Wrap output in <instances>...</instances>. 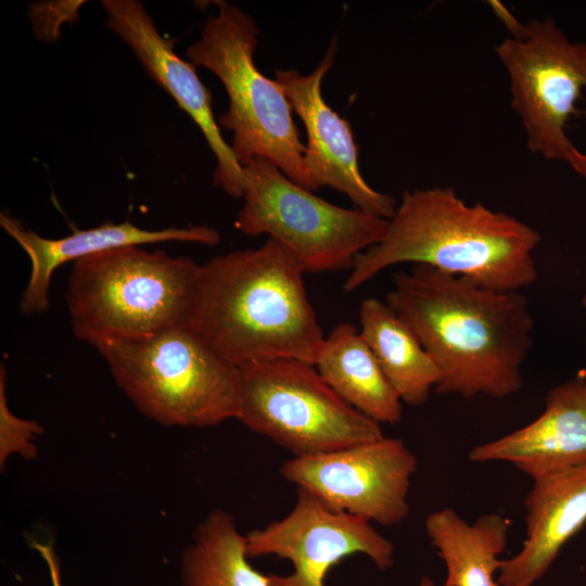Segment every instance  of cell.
Returning <instances> with one entry per match:
<instances>
[{"label":"cell","instance_id":"cell-15","mask_svg":"<svg viewBox=\"0 0 586 586\" xmlns=\"http://www.w3.org/2000/svg\"><path fill=\"white\" fill-rule=\"evenodd\" d=\"M471 461H506L532 479L586 464V380L550 390L542 415L500 438L472 447Z\"/></svg>","mask_w":586,"mask_h":586},{"label":"cell","instance_id":"cell-26","mask_svg":"<svg viewBox=\"0 0 586 586\" xmlns=\"http://www.w3.org/2000/svg\"><path fill=\"white\" fill-rule=\"evenodd\" d=\"M582 303H583L584 307L586 308V294L584 295Z\"/></svg>","mask_w":586,"mask_h":586},{"label":"cell","instance_id":"cell-12","mask_svg":"<svg viewBox=\"0 0 586 586\" xmlns=\"http://www.w3.org/2000/svg\"><path fill=\"white\" fill-rule=\"evenodd\" d=\"M111 31L135 53L149 77L163 88L202 131L216 158L213 182L231 198H242L243 167L222 138L213 112V95L196 74V66L181 59L175 40L157 28L144 4L138 0H102Z\"/></svg>","mask_w":586,"mask_h":586},{"label":"cell","instance_id":"cell-4","mask_svg":"<svg viewBox=\"0 0 586 586\" xmlns=\"http://www.w3.org/2000/svg\"><path fill=\"white\" fill-rule=\"evenodd\" d=\"M202 265L143 245L117 247L74 263L66 304L75 336L94 347L190 327Z\"/></svg>","mask_w":586,"mask_h":586},{"label":"cell","instance_id":"cell-23","mask_svg":"<svg viewBox=\"0 0 586 586\" xmlns=\"http://www.w3.org/2000/svg\"><path fill=\"white\" fill-rule=\"evenodd\" d=\"M498 18L505 24V26L512 33L514 39H521L525 35V24L519 23V21L498 1L488 2Z\"/></svg>","mask_w":586,"mask_h":586},{"label":"cell","instance_id":"cell-11","mask_svg":"<svg viewBox=\"0 0 586 586\" xmlns=\"http://www.w3.org/2000/svg\"><path fill=\"white\" fill-rule=\"evenodd\" d=\"M245 536L249 558L277 556L293 563L290 575L268 574L269 586H324L329 570L354 553L366 555L380 571L394 564L393 543L371 522L331 511L302 489L289 514Z\"/></svg>","mask_w":586,"mask_h":586},{"label":"cell","instance_id":"cell-17","mask_svg":"<svg viewBox=\"0 0 586 586\" xmlns=\"http://www.w3.org/2000/svg\"><path fill=\"white\" fill-rule=\"evenodd\" d=\"M315 366L346 403L369 419L392 425L402 421L403 402L355 326H335Z\"/></svg>","mask_w":586,"mask_h":586},{"label":"cell","instance_id":"cell-24","mask_svg":"<svg viewBox=\"0 0 586 586\" xmlns=\"http://www.w3.org/2000/svg\"><path fill=\"white\" fill-rule=\"evenodd\" d=\"M565 162L586 181V153L579 152L574 148Z\"/></svg>","mask_w":586,"mask_h":586},{"label":"cell","instance_id":"cell-6","mask_svg":"<svg viewBox=\"0 0 586 586\" xmlns=\"http://www.w3.org/2000/svg\"><path fill=\"white\" fill-rule=\"evenodd\" d=\"M95 348L138 411L161 425L209 428L238 418V367L190 327Z\"/></svg>","mask_w":586,"mask_h":586},{"label":"cell","instance_id":"cell-8","mask_svg":"<svg viewBox=\"0 0 586 586\" xmlns=\"http://www.w3.org/2000/svg\"><path fill=\"white\" fill-rule=\"evenodd\" d=\"M243 173L245 188L237 229L277 240L305 272L352 269L356 257L386 232L390 219L334 205L289 179L264 157L243 166Z\"/></svg>","mask_w":586,"mask_h":586},{"label":"cell","instance_id":"cell-14","mask_svg":"<svg viewBox=\"0 0 586 586\" xmlns=\"http://www.w3.org/2000/svg\"><path fill=\"white\" fill-rule=\"evenodd\" d=\"M0 226L26 253L30 260L29 280L22 293L20 308L26 315H35L49 308V293L54 271L63 264L77 262L86 256L130 245L163 242H190L215 245L220 242L219 232L209 226L188 228L142 229L126 220L104 224L69 235L51 239L27 229L8 211L0 214Z\"/></svg>","mask_w":586,"mask_h":586},{"label":"cell","instance_id":"cell-25","mask_svg":"<svg viewBox=\"0 0 586 586\" xmlns=\"http://www.w3.org/2000/svg\"><path fill=\"white\" fill-rule=\"evenodd\" d=\"M418 586H436V584L434 583V581L431 577L423 576V577H421Z\"/></svg>","mask_w":586,"mask_h":586},{"label":"cell","instance_id":"cell-13","mask_svg":"<svg viewBox=\"0 0 586 586\" xmlns=\"http://www.w3.org/2000/svg\"><path fill=\"white\" fill-rule=\"evenodd\" d=\"M337 39L333 38L324 56L309 74L276 69L275 80L285 93L293 112L302 119L307 142L304 162L315 190L322 187L344 193L362 212L391 219L397 201L371 188L358 165V146L351 124L322 97V79L334 64Z\"/></svg>","mask_w":586,"mask_h":586},{"label":"cell","instance_id":"cell-22","mask_svg":"<svg viewBox=\"0 0 586 586\" xmlns=\"http://www.w3.org/2000/svg\"><path fill=\"white\" fill-rule=\"evenodd\" d=\"M29 546L35 549L46 562L52 586H62L60 562L53 546L49 543L43 544L35 539H30Z\"/></svg>","mask_w":586,"mask_h":586},{"label":"cell","instance_id":"cell-19","mask_svg":"<svg viewBox=\"0 0 586 586\" xmlns=\"http://www.w3.org/2000/svg\"><path fill=\"white\" fill-rule=\"evenodd\" d=\"M360 334L403 403L421 406L441 372L413 331L386 303L369 297L359 307Z\"/></svg>","mask_w":586,"mask_h":586},{"label":"cell","instance_id":"cell-1","mask_svg":"<svg viewBox=\"0 0 586 586\" xmlns=\"http://www.w3.org/2000/svg\"><path fill=\"white\" fill-rule=\"evenodd\" d=\"M385 302L437 365L435 393L501 399L522 388L534 319L520 291H496L412 265L393 275Z\"/></svg>","mask_w":586,"mask_h":586},{"label":"cell","instance_id":"cell-18","mask_svg":"<svg viewBox=\"0 0 586 586\" xmlns=\"http://www.w3.org/2000/svg\"><path fill=\"white\" fill-rule=\"evenodd\" d=\"M424 525L446 565L443 586H500L494 576L508 542L506 518L486 513L468 523L453 508H444L430 513Z\"/></svg>","mask_w":586,"mask_h":586},{"label":"cell","instance_id":"cell-2","mask_svg":"<svg viewBox=\"0 0 586 586\" xmlns=\"http://www.w3.org/2000/svg\"><path fill=\"white\" fill-rule=\"evenodd\" d=\"M542 237L527 224L451 187L403 192L383 239L360 253L343 284L353 292L397 264L426 265L496 291H521L538 277Z\"/></svg>","mask_w":586,"mask_h":586},{"label":"cell","instance_id":"cell-7","mask_svg":"<svg viewBox=\"0 0 586 586\" xmlns=\"http://www.w3.org/2000/svg\"><path fill=\"white\" fill-rule=\"evenodd\" d=\"M237 420L293 457L347 448L383 437L381 425L346 403L315 365L289 358L238 367Z\"/></svg>","mask_w":586,"mask_h":586},{"label":"cell","instance_id":"cell-9","mask_svg":"<svg viewBox=\"0 0 586 586\" xmlns=\"http://www.w3.org/2000/svg\"><path fill=\"white\" fill-rule=\"evenodd\" d=\"M510 82L511 106L528 149L566 161L575 148L566 135L576 102L586 93V42H572L552 18L532 20L521 39L495 47Z\"/></svg>","mask_w":586,"mask_h":586},{"label":"cell","instance_id":"cell-20","mask_svg":"<svg viewBox=\"0 0 586 586\" xmlns=\"http://www.w3.org/2000/svg\"><path fill=\"white\" fill-rule=\"evenodd\" d=\"M246 536L222 508L209 511L196 525L181 555L180 586H269L268 574L247 560Z\"/></svg>","mask_w":586,"mask_h":586},{"label":"cell","instance_id":"cell-21","mask_svg":"<svg viewBox=\"0 0 586 586\" xmlns=\"http://www.w3.org/2000/svg\"><path fill=\"white\" fill-rule=\"evenodd\" d=\"M43 433V428L35 420H27L14 415L7 398V371L0 369V468L3 471L11 455L25 459H35L38 449L36 440Z\"/></svg>","mask_w":586,"mask_h":586},{"label":"cell","instance_id":"cell-3","mask_svg":"<svg viewBox=\"0 0 586 586\" xmlns=\"http://www.w3.org/2000/svg\"><path fill=\"white\" fill-rule=\"evenodd\" d=\"M304 269L281 243L232 251L202 265L190 328L239 367L289 358L316 365L324 342Z\"/></svg>","mask_w":586,"mask_h":586},{"label":"cell","instance_id":"cell-5","mask_svg":"<svg viewBox=\"0 0 586 586\" xmlns=\"http://www.w3.org/2000/svg\"><path fill=\"white\" fill-rule=\"evenodd\" d=\"M216 5L217 12L207 15L186 56L212 72L227 92L228 109L217 123L232 132L230 146L237 161L243 167L264 157L295 183L315 191L292 106L276 80L260 73L254 62L259 33L254 20L227 1Z\"/></svg>","mask_w":586,"mask_h":586},{"label":"cell","instance_id":"cell-10","mask_svg":"<svg viewBox=\"0 0 586 586\" xmlns=\"http://www.w3.org/2000/svg\"><path fill=\"white\" fill-rule=\"evenodd\" d=\"M416 455L399 438L381 437L329 453L293 457L280 473L327 509L384 526L409 514L408 492Z\"/></svg>","mask_w":586,"mask_h":586},{"label":"cell","instance_id":"cell-16","mask_svg":"<svg viewBox=\"0 0 586 586\" xmlns=\"http://www.w3.org/2000/svg\"><path fill=\"white\" fill-rule=\"evenodd\" d=\"M526 536L522 549L502 560L500 586H533L560 549L586 523V464L533 479L524 500Z\"/></svg>","mask_w":586,"mask_h":586}]
</instances>
